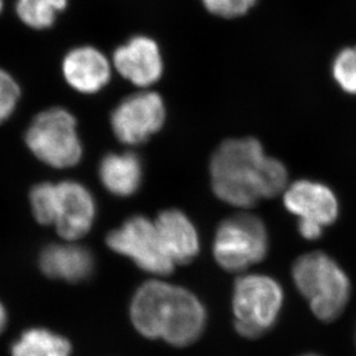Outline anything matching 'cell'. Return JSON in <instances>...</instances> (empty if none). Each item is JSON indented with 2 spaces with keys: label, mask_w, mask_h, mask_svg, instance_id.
<instances>
[{
  "label": "cell",
  "mask_w": 356,
  "mask_h": 356,
  "mask_svg": "<svg viewBox=\"0 0 356 356\" xmlns=\"http://www.w3.org/2000/svg\"><path fill=\"white\" fill-rule=\"evenodd\" d=\"M284 202L298 221L315 223L323 228L333 225L339 216L336 193L319 181H295L284 192Z\"/></svg>",
  "instance_id": "10"
},
{
  "label": "cell",
  "mask_w": 356,
  "mask_h": 356,
  "mask_svg": "<svg viewBox=\"0 0 356 356\" xmlns=\"http://www.w3.org/2000/svg\"><path fill=\"white\" fill-rule=\"evenodd\" d=\"M38 264L48 277L79 282L94 270V258L86 248L76 244H49L41 251Z\"/></svg>",
  "instance_id": "13"
},
{
  "label": "cell",
  "mask_w": 356,
  "mask_h": 356,
  "mask_svg": "<svg viewBox=\"0 0 356 356\" xmlns=\"http://www.w3.org/2000/svg\"><path fill=\"white\" fill-rule=\"evenodd\" d=\"M282 287L273 277L248 274L237 279L233 293L236 332L247 339H257L277 324L284 305Z\"/></svg>",
  "instance_id": "4"
},
{
  "label": "cell",
  "mask_w": 356,
  "mask_h": 356,
  "mask_svg": "<svg viewBox=\"0 0 356 356\" xmlns=\"http://www.w3.org/2000/svg\"><path fill=\"white\" fill-rule=\"evenodd\" d=\"M67 7V0H17L15 13L28 28L44 31L54 26L57 15Z\"/></svg>",
  "instance_id": "17"
},
{
  "label": "cell",
  "mask_w": 356,
  "mask_h": 356,
  "mask_svg": "<svg viewBox=\"0 0 356 356\" xmlns=\"http://www.w3.org/2000/svg\"><path fill=\"white\" fill-rule=\"evenodd\" d=\"M7 324V312L6 309L3 307V303L0 302V333L3 332Z\"/></svg>",
  "instance_id": "23"
},
{
  "label": "cell",
  "mask_w": 356,
  "mask_h": 356,
  "mask_svg": "<svg viewBox=\"0 0 356 356\" xmlns=\"http://www.w3.org/2000/svg\"><path fill=\"white\" fill-rule=\"evenodd\" d=\"M113 64L120 76L140 87L156 83L163 70L156 42L146 36H136L117 49Z\"/></svg>",
  "instance_id": "11"
},
{
  "label": "cell",
  "mask_w": 356,
  "mask_h": 356,
  "mask_svg": "<svg viewBox=\"0 0 356 356\" xmlns=\"http://www.w3.org/2000/svg\"><path fill=\"white\" fill-rule=\"evenodd\" d=\"M291 275L316 318L333 322L345 312L352 284L343 267L329 254L322 251L303 254L293 265Z\"/></svg>",
  "instance_id": "3"
},
{
  "label": "cell",
  "mask_w": 356,
  "mask_h": 356,
  "mask_svg": "<svg viewBox=\"0 0 356 356\" xmlns=\"http://www.w3.org/2000/svg\"><path fill=\"white\" fill-rule=\"evenodd\" d=\"M211 176L216 195L238 207L277 197L288 181L282 162L266 156L261 143L252 138L225 141L213 155Z\"/></svg>",
  "instance_id": "1"
},
{
  "label": "cell",
  "mask_w": 356,
  "mask_h": 356,
  "mask_svg": "<svg viewBox=\"0 0 356 356\" xmlns=\"http://www.w3.org/2000/svg\"><path fill=\"white\" fill-rule=\"evenodd\" d=\"M57 185L55 226L59 236L76 241L85 236L95 219V202L80 183L65 181Z\"/></svg>",
  "instance_id": "9"
},
{
  "label": "cell",
  "mask_w": 356,
  "mask_h": 356,
  "mask_svg": "<svg viewBox=\"0 0 356 356\" xmlns=\"http://www.w3.org/2000/svg\"><path fill=\"white\" fill-rule=\"evenodd\" d=\"M31 213L43 226H54L57 205V185L44 181L35 185L29 193Z\"/></svg>",
  "instance_id": "18"
},
{
  "label": "cell",
  "mask_w": 356,
  "mask_h": 356,
  "mask_svg": "<svg viewBox=\"0 0 356 356\" xmlns=\"http://www.w3.org/2000/svg\"><path fill=\"white\" fill-rule=\"evenodd\" d=\"M99 177L113 195L129 197L140 186V160L134 153L106 155L99 165Z\"/></svg>",
  "instance_id": "15"
},
{
  "label": "cell",
  "mask_w": 356,
  "mask_h": 356,
  "mask_svg": "<svg viewBox=\"0 0 356 356\" xmlns=\"http://www.w3.org/2000/svg\"><path fill=\"white\" fill-rule=\"evenodd\" d=\"M20 96L21 89L17 80L7 71L0 69V124L13 115Z\"/></svg>",
  "instance_id": "20"
},
{
  "label": "cell",
  "mask_w": 356,
  "mask_h": 356,
  "mask_svg": "<svg viewBox=\"0 0 356 356\" xmlns=\"http://www.w3.org/2000/svg\"><path fill=\"white\" fill-rule=\"evenodd\" d=\"M24 141L35 158L52 168L73 167L83 155L76 118L62 108L38 113L26 131Z\"/></svg>",
  "instance_id": "5"
},
{
  "label": "cell",
  "mask_w": 356,
  "mask_h": 356,
  "mask_svg": "<svg viewBox=\"0 0 356 356\" xmlns=\"http://www.w3.org/2000/svg\"><path fill=\"white\" fill-rule=\"evenodd\" d=\"M209 13L223 19L243 17L257 0H202Z\"/></svg>",
  "instance_id": "21"
},
{
  "label": "cell",
  "mask_w": 356,
  "mask_h": 356,
  "mask_svg": "<svg viewBox=\"0 0 356 356\" xmlns=\"http://www.w3.org/2000/svg\"><path fill=\"white\" fill-rule=\"evenodd\" d=\"M323 227L315 223L298 221V233L301 234V236L305 237V240H318L323 235Z\"/></svg>",
  "instance_id": "22"
},
{
  "label": "cell",
  "mask_w": 356,
  "mask_h": 356,
  "mask_svg": "<svg viewBox=\"0 0 356 356\" xmlns=\"http://www.w3.org/2000/svg\"><path fill=\"white\" fill-rule=\"evenodd\" d=\"M154 223L163 249L174 264H186L197 256L198 234L183 213L177 209H167Z\"/></svg>",
  "instance_id": "14"
},
{
  "label": "cell",
  "mask_w": 356,
  "mask_h": 356,
  "mask_svg": "<svg viewBox=\"0 0 356 356\" xmlns=\"http://www.w3.org/2000/svg\"><path fill=\"white\" fill-rule=\"evenodd\" d=\"M268 250L266 228L259 218L238 214L225 220L216 232L213 252L228 272H242L264 259Z\"/></svg>",
  "instance_id": "6"
},
{
  "label": "cell",
  "mask_w": 356,
  "mask_h": 356,
  "mask_svg": "<svg viewBox=\"0 0 356 356\" xmlns=\"http://www.w3.org/2000/svg\"><path fill=\"white\" fill-rule=\"evenodd\" d=\"M331 74L343 92L356 95V44L337 52L331 65Z\"/></svg>",
  "instance_id": "19"
},
{
  "label": "cell",
  "mask_w": 356,
  "mask_h": 356,
  "mask_svg": "<svg viewBox=\"0 0 356 356\" xmlns=\"http://www.w3.org/2000/svg\"><path fill=\"white\" fill-rule=\"evenodd\" d=\"M301 356H322V355H318V354L309 353V354H303V355H301Z\"/></svg>",
  "instance_id": "25"
},
{
  "label": "cell",
  "mask_w": 356,
  "mask_h": 356,
  "mask_svg": "<svg viewBox=\"0 0 356 356\" xmlns=\"http://www.w3.org/2000/svg\"><path fill=\"white\" fill-rule=\"evenodd\" d=\"M165 117L161 96L153 92H138L123 99L113 110L111 125L120 141L138 145L161 129Z\"/></svg>",
  "instance_id": "8"
},
{
  "label": "cell",
  "mask_w": 356,
  "mask_h": 356,
  "mask_svg": "<svg viewBox=\"0 0 356 356\" xmlns=\"http://www.w3.org/2000/svg\"><path fill=\"white\" fill-rule=\"evenodd\" d=\"M63 74L70 86L83 92H99L109 81V62L97 49L79 47L73 49L63 60Z\"/></svg>",
  "instance_id": "12"
},
{
  "label": "cell",
  "mask_w": 356,
  "mask_h": 356,
  "mask_svg": "<svg viewBox=\"0 0 356 356\" xmlns=\"http://www.w3.org/2000/svg\"><path fill=\"white\" fill-rule=\"evenodd\" d=\"M3 0H0V13H1V10H3Z\"/></svg>",
  "instance_id": "24"
},
{
  "label": "cell",
  "mask_w": 356,
  "mask_h": 356,
  "mask_svg": "<svg viewBox=\"0 0 356 356\" xmlns=\"http://www.w3.org/2000/svg\"><path fill=\"white\" fill-rule=\"evenodd\" d=\"M106 244L117 254L131 258L148 273L168 275L175 267L163 249L155 223L145 216H134L125 221L108 235Z\"/></svg>",
  "instance_id": "7"
},
{
  "label": "cell",
  "mask_w": 356,
  "mask_h": 356,
  "mask_svg": "<svg viewBox=\"0 0 356 356\" xmlns=\"http://www.w3.org/2000/svg\"><path fill=\"white\" fill-rule=\"evenodd\" d=\"M72 345L62 334L43 327H33L21 333L12 346V356H71Z\"/></svg>",
  "instance_id": "16"
},
{
  "label": "cell",
  "mask_w": 356,
  "mask_h": 356,
  "mask_svg": "<svg viewBox=\"0 0 356 356\" xmlns=\"http://www.w3.org/2000/svg\"><path fill=\"white\" fill-rule=\"evenodd\" d=\"M130 319L137 332L147 339L188 347L202 336L207 314L191 291L165 281L153 280L141 284L134 293Z\"/></svg>",
  "instance_id": "2"
}]
</instances>
